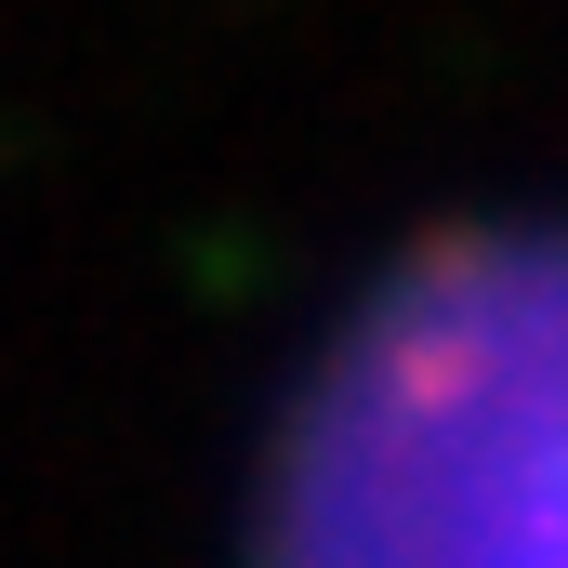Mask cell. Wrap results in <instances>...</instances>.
Segmentation results:
<instances>
[{"label": "cell", "instance_id": "6da1fadb", "mask_svg": "<svg viewBox=\"0 0 568 568\" xmlns=\"http://www.w3.org/2000/svg\"><path fill=\"white\" fill-rule=\"evenodd\" d=\"M265 568H568V239H436L331 344Z\"/></svg>", "mask_w": 568, "mask_h": 568}]
</instances>
